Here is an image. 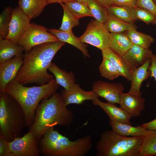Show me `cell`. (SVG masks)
<instances>
[{
  "label": "cell",
  "mask_w": 156,
  "mask_h": 156,
  "mask_svg": "<svg viewBox=\"0 0 156 156\" xmlns=\"http://www.w3.org/2000/svg\"><path fill=\"white\" fill-rule=\"evenodd\" d=\"M60 41L45 43L23 55V63L15 79L23 84L40 85L49 82L53 76L47 72L53 57L65 44Z\"/></svg>",
  "instance_id": "1"
},
{
  "label": "cell",
  "mask_w": 156,
  "mask_h": 156,
  "mask_svg": "<svg viewBox=\"0 0 156 156\" xmlns=\"http://www.w3.org/2000/svg\"><path fill=\"white\" fill-rule=\"evenodd\" d=\"M67 106L61 94L56 92L50 97L43 99L36 109L34 119L29 131L39 140L51 127L70 124L74 115Z\"/></svg>",
  "instance_id": "2"
},
{
  "label": "cell",
  "mask_w": 156,
  "mask_h": 156,
  "mask_svg": "<svg viewBox=\"0 0 156 156\" xmlns=\"http://www.w3.org/2000/svg\"><path fill=\"white\" fill-rule=\"evenodd\" d=\"M59 86L53 78L44 85L27 87L15 78L7 85L5 92L20 105L25 115L27 127H29L34 122L36 110L41 101L52 96Z\"/></svg>",
  "instance_id": "3"
},
{
  "label": "cell",
  "mask_w": 156,
  "mask_h": 156,
  "mask_svg": "<svg viewBox=\"0 0 156 156\" xmlns=\"http://www.w3.org/2000/svg\"><path fill=\"white\" fill-rule=\"evenodd\" d=\"M40 140V153L47 156H83L92 146L90 135L71 141L54 130V127L47 130Z\"/></svg>",
  "instance_id": "4"
},
{
  "label": "cell",
  "mask_w": 156,
  "mask_h": 156,
  "mask_svg": "<svg viewBox=\"0 0 156 156\" xmlns=\"http://www.w3.org/2000/svg\"><path fill=\"white\" fill-rule=\"evenodd\" d=\"M0 93V135L10 142L20 137L27 127L26 120L17 101L5 92Z\"/></svg>",
  "instance_id": "5"
},
{
  "label": "cell",
  "mask_w": 156,
  "mask_h": 156,
  "mask_svg": "<svg viewBox=\"0 0 156 156\" xmlns=\"http://www.w3.org/2000/svg\"><path fill=\"white\" fill-rule=\"evenodd\" d=\"M144 136L129 137L116 133L112 129L101 135L96 144L97 156H139Z\"/></svg>",
  "instance_id": "6"
},
{
  "label": "cell",
  "mask_w": 156,
  "mask_h": 156,
  "mask_svg": "<svg viewBox=\"0 0 156 156\" xmlns=\"http://www.w3.org/2000/svg\"><path fill=\"white\" fill-rule=\"evenodd\" d=\"M59 41L55 36L43 26L30 23L17 44L23 48L25 53L34 47L46 43Z\"/></svg>",
  "instance_id": "7"
},
{
  "label": "cell",
  "mask_w": 156,
  "mask_h": 156,
  "mask_svg": "<svg viewBox=\"0 0 156 156\" xmlns=\"http://www.w3.org/2000/svg\"><path fill=\"white\" fill-rule=\"evenodd\" d=\"M110 33L103 24L92 19L88 24L84 33L79 39L82 42L94 46L101 51L109 47Z\"/></svg>",
  "instance_id": "8"
},
{
  "label": "cell",
  "mask_w": 156,
  "mask_h": 156,
  "mask_svg": "<svg viewBox=\"0 0 156 156\" xmlns=\"http://www.w3.org/2000/svg\"><path fill=\"white\" fill-rule=\"evenodd\" d=\"M38 140L29 131L22 137L15 138L9 142L12 152L16 156H39L40 153Z\"/></svg>",
  "instance_id": "9"
},
{
  "label": "cell",
  "mask_w": 156,
  "mask_h": 156,
  "mask_svg": "<svg viewBox=\"0 0 156 156\" xmlns=\"http://www.w3.org/2000/svg\"><path fill=\"white\" fill-rule=\"evenodd\" d=\"M30 20L18 7L12 9L6 39L17 44L30 23Z\"/></svg>",
  "instance_id": "10"
},
{
  "label": "cell",
  "mask_w": 156,
  "mask_h": 156,
  "mask_svg": "<svg viewBox=\"0 0 156 156\" xmlns=\"http://www.w3.org/2000/svg\"><path fill=\"white\" fill-rule=\"evenodd\" d=\"M92 89L98 97H102L107 102L114 104H119L120 93L124 90L121 83H110L101 80L94 81Z\"/></svg>",
  "instance_id": "11"
},
{
  "label": "cell",
  "mask_w": 156,
  "mask_h": 156,
  "mask_svg": "<svg viewBox=\"0 0 156 156\" xmlns=\"http://www.w3.org/2000/svg\"><path fill=\"white\" fill-rule=\"evenodd\" d=\"M23 63V55L0 63V92H4L7 85L15 78Z\"/></svg>",
  "instance_id": "12"
},
{
  "label": "cell",
  "mask_w": 156,
  "mask_h": 156,
  "mask_svg": "<svg viewBox=\"0 0 156 156\" xmlns=\"http://www.w3.org/2000/svg\"><path fill=\"white\" fill-rule=\"evenodd\" d=\"M145 99L142 96L132 95L128 92L120 93L119 103L120 107L131 115L132 117L140 115L145 108Z\"/></svg>",
  "instance_id": "13"
},
{
  "label": "cell",
  "mask_w": 156,
  "mask_h": 156,
  "mask_svg": "<svg viewBox=\"0 0 156 156\" xmlns=\"http://www.w3.org/2000/svg\"><path fill=\"white\" fill-rule=\"evenodd\" d=\"M61 94L67 106L72 104L80 105L86 100H92L99 99L92 90L90 91H85L77 83L68 91L63 90Z\"/></svg>",
  "instance_id": "14"
},
{
  "label": "cell",
  "mask_w": 156,
  "mask_h": 156,
  "mask_svg": "<svg viewBox=\"0 0 156 156\" xmlns=\"http://www.w3.org/2000/svg\"><path fill=\"white\" fill-rule=\"evenodd\" d=\"M93 104L101 108L108 116L110 120L131 125L130 120L132 116L121 107L114 104L104 103L99 99L92 100Z\"/></svg>",
  "instance_id": "15"
},
{
  "label": "cell",
  "mask_w": 156,
  "mask_h": 156,
  "mask_svg": "<svg viewBox=\"0 0 156 156\" xmlns=\"http://www.w3.org/2000/svg\"><path fill=\"white\" fill-rule=\"evenodd\" d=\"M153 53L149 48H145L133 44L122 57L133 70L143 64Z\"/></svg>",
  "instance_id": "16"
},
{
  "label": "cell",
  "mask_w": 156,
  "mask_h": 156,
  "mask_svg": "<svg viewBox=\"0 0 156 156\" xmlns=\"http://www.w3.org/2000/svg\"><path fill=\"white\" fill-rule=\"evenodd\" d=\"M151 57L142 65L133 70L131 78V85L129 93L134 95L142 96L140 88L143 82L151 75L149 68L151 64Z\"/></svg>",
  "instance_id": "17"
},
{
  "label": "cell",
  "mask_w": 156,
  "mask_h": 156,
  "mask_svg": "<svg viewBox=\"0 0 156 156\" xmlns=\"http://www.w3.org/2000/svg\"><path fill=\"white\" fill-rule=\"evenodd\" d=\"M133 44L126 31L110 33L109 47L120 56H123Z\"/></svg>",
  "instance_id": "18"
},
{
  "label": "cell",
  "mask_w": 156,
  "mask_h": 156,
  "mask_svg": "<svg viewBox=\"0 0 156 156\" xmlns=\"http://www.w3.org/2000/svg\"><path fill=\"white\" fill-rule=\"evenodd\" d=\"M48 31L56 36L59 41L68 43L80 51L85 57H90L87 44L81 42L72 31L66 32L55 29H47Z\"/></svg>",
  "instance_id": "19"
},
{
  "label": "cell",
  "mask_w": 156,
  "mask_h": 156,
  "mask_svg": "<svg viewBox=\"0 0 156 156\" xmlns=\"http://www.w3.org/2000/svg\"><path fill=\"white\" fill-rule=\"evenodd\" d=\"M103 57L110 60L120 72V75L130 81L133 70L128 65L122 56L113 51L109 47L101 50Z\"/></svg>",
  "instance_id": "20"
},
{
  "label": "cell",
  "mask_w": 156,
  "mask_h": 156,
  "mask_svg": "<svg viewBox=\"0 0 156 156\" xmlns=\"http://www.w3.org/2000/svg\"><path fill=\"white\" fill-rule=\"evenodd\" d=\"M48 70L53 74L57 83L65 90H69L76 83L75 75L72 72H67L62 69L53 62L51 64Z\"/></svg>",
  "instance_id": "21"
},
{
  "label": "cell",
  "mask_w": 156,
  "mask_h": 156,
  "mask_svg": "<svg viewBox=\"0 0 156 156\" xmlns=\"http://www.w3.org/2000/svg\"><path fill=\"white\" fill-rule=\"evenodd\" d=\"M112 129L120 135L131 137H142L147 134L150 130H147L141 125L133 127L130 125L119 123L109 120Z\"/></svg>",
  "instance_id": "22"
},
{
  "label": "cell",
  "mask_w": 156,
  "mask_h": 156,
  "mask_svg": "<svg viewBox=\"0 0 156 156\" xmlns=\"http://www.w3.org/2000/svg\"><path fill=\"white\" fill-rule=\"evenodd\" d=\"M18 7L31 19L38 16L47 5V0H19Z\"/></svg>",
  "instance_id": "23"
},
{
  "label": "cell",
  "mask_w": 156,
  "mask_h": 156,
  "mask_svg": "<svg viewBox=\"0 0 156 156\" xmlns=\"http://www.w3.org/2000/svg\"><path fill=\"white\" fill-rule=\"evenodd\" d=\"M23 48L6 39L0 38V63L13 57L23 55Z\"/></svg>",
  "instance_id": "24"
},
{
  "label": "cell",
  "mask_w": 156,
  "mask_h": 156,
  "mask_svg": "<svg viewBox=\"0 0 156 156\" xmlns=\"http://www.w3.org/2000/svg\"><path fill=\"white\" fill-rule=\"evenodd\" d=\"M106 29L110 33L125 32L137 29L134 23L127 22L109 13L107 20L103 23Z\"/></svg>",
  "instance_id": "25"
},
{
  "label": "cell",
  "mask_w": 156,
  "mask_h": 156,
  "mask_svg": "<svg viewBox=\"0 0 156 156\" xmlns=\"http://www.w3.org/2000/svg\"><path fill=\"white\" fill-rule=\"evenodd\" d=\"M134 7L113 5L107 8L109 13L127 22L134 23L137 20Z\"/></svg>",
  "instance_id": "26"
},
{
  "label": "cell",
  "mask_w": 156,
  "mask_h": 156,
  "mask_svg": "<svg viewBox=\"0 0 156 156\" xmlns=\"http://www.w3.org/2000/svg\"><path fill=\"white\" fill-rule=\"evenodd\" d=\"M139 156H156V130H150L144 137Z\"/></svg>",
  "instance_id": "27"
},
{
  "label": "cell",
  "mask_w": 156,
  "mask_h": 156,
  "mask_svg": "<svg viewBox=\"0 0 156 156\" xmlns=\"http://www.w3.org/2000/svg\"><path fill=\"white\" fill-rule=\"evenodd\" d=\"M130 39L133 44L145 48H149L154 42V38L151 36L138 31L136 29L126 31Z\"/></svg>",
  "instance_id": "28"
},
{
  "label": "cell",
  "mask_w": 156,
  "mask_h": 156,
  "mask_svg": "<svg viewBox=\"0 0 156 156\" xmlns=\"http://www.w3.org/2000/svg\"><path fill=\"white\" fill-rule=\"evenodd\" d=\"M63 10L61 25L59 29L65 31H72L73 28L79 24V19L75 16L64 3L60 4Z\"/></svg>",
  "instance_id": "29"
},
{
  "label": "cell",
  "mask_w": 156,
  "mask_h": 156,
  "mask_svg": "<svg viewBox=\"0 0 156 156\" xmlns=\"http://www.w3.org/2000/svg\"><path fill=\"white\" fill-rule=\"evenodd\" d=\"M101 75L110 80H113L120 75L116 67L109 59L103 57L102 61L99 68Z\"/></svg>",
  "instance_id": "30"
},
{
  "label": "cell",
  "mask_w": 156,
  "mask_h": 156,
  "mask_svg": "<svg viewBox=\"0 0 156 156\" xmlns=\"http://www.w3.org/2000/svg\"><path fill=\"white\" fill-rule=\"evenodd\" d=\"M87 5L95 20L103 24L109 16L107 8L100 5L96 0H88Z\"/></svg>",
  "instance_id": "31"
},
{
  "label": "cell",
  "mask_w": 156,
  "mask_h": 156,
  "mask_svg": "<svg viewBox=\"0 0 156 156\" xmlns=\"http://www.w3.org/2000/svg\"><path fill=\"white\" fill-rule=\"evenodd\" d=\"M72 13L79 19L86 16H92L88 6L76 1L68 2L64 3Z\"/></svg>",
  "instance_id": "32"
},
{
  "label": "cell",
  "mask_w": 156,
  "mask_h": 156,
  "mask_svg": "<svg viewBox=\"0 0 156 156\" xmlns=\"http://www.w3.org/2000/svg\"><path fill=\"white\" fill-rule=\"evenodd\" d=\"M12 10L10 6L5 8L0 14V38H6L9 31Z\"/></svg>",
  "instance_id": "33"
},
{
  "label": "cell",
  "mask_w": 156,
  "mask_h": 156,
  "mask_svg": "<svg viewBox=\"0 0 156 156\" xmlns=\"http://www.w3.org/2000/svg\"><path fill=\"white\" fill-rule=\"evenodd\" d=\"M134 12L137 20H141L147 25L156 24V16L150 11L136 6L134 7Z\"/></svg>",
  "instance_id": "34"
},
{
  "label": "cell",
  "mask_w": 156,
  "mask_h": 156,
  "mask_svg": "<svg viewBox=\"0 0 156 156\" xmlns=\"http://www.w3.org/2000/svg\"><path fill=\"white\" fill-rule=\"evenodd\" d=\"M0 156H16L10 149L9 142L0 135Z\"/></svg>",
  "instance_id": "35"
},
{
  "label": "cell",
  "mask_w": 156,
  "mask_h": 156,
  "mask_svg": "<svg viewBox=\"0 0 156 156\" xmlns=\"http://www.w3.org/2000/svg\"><path fill=\"white\" fill-rule=\"evenodd\" d=\"M136 6L146 9L156 16V5L153 0H137Z\"/></svg>",
  "instance_id": "36"
},
{
  "label": "cell",
  "mask_w": 156,
  "mask_h": 156,
  "mask_svg": "<svg viewBox=\"0 0 156 156\" xmlns=\"http://www.w3.org/2000/svg\"><path fill=\"white\" fill-rule=\"evenodd\" d=\"M114 5L135 7L137 0H113Z\"/></svg>",
  "instance_id": "37"
},
{
  "label": "cell",
  "mask_w": 156,
  "mask_h": 156,
  "mask_svg": "<svg viewBox=\"0 0 156 156\" xmlns=\"http://www.w3.org/2000/svg\"><path fill=\"white\" fill-rule=\"evenodd\" d=\"M151 64L149 68L151 77H153L156 81V55L152 53L151 57Z\"/></svg>",
  "instance_id": "38"
},
{
  "label": "cell",
  "mask_w": 156,
  "mask_h": 156,
  "mask_svg": "<svg viewBox=\"0 0 156 156\" xmlns=\"http://www.w3.org/2000/svg\"><path fill=\"white\" fill-rule=\"evenodd\" d=\"M141 126L148 130H156V118L150 122L143 123Z\"/></svg>",
  "instance_id": "39"
},
{
  "label": "cell",
  "mask_w": 156,
  "mask_h": 156,
  "mask_svg": "<svg viewBox=\"0 0 156 156\" xmlns=\"http://www.w3.org/2000/svg\"><path fill=\"white\" fill-rule=\"evenodd\" d=\"M100 5L106 8L114 5L113 0H96Z\"/></svg>",
  "instance_id": "40"
},
{
  "label": "cell",
  "mask_w": 156,
  "mask_h": 156,
  "mask_svg": "<svg viewBox=\"0 0 156 156\" xmlns=\"http://www.w3.org/2000/svg\"><path fill=\"white\" fill-rule=\"evenodd\" d=\"M75 1H76L75 0H47L48 4L54 3H58L61 4L68 2Z\"/></svg>",
  "instance_id": "41"
},
{
  "label": "cell",
  "mask_w": 156,
  "mask_h": 156,
  "mask_svg": "<svg viewBox=\"0 0 156 156\" xmlns=\"http://www.w3.org/2000/svg\"><path fill=\"white\" fill-rule=\"evenodd\" d=\"M76 1L83 3L88 5V0H75Z\"/></svg>",
  "instance_id": "42"
},
{
  "label": "cell",
  "mask_w": 156,
  "mask_h": 156,
  "mask_svg": "<svg viewBox=\"0 0 156 156\" xmlns=\"http://www.w3.org/2000/svg\"><path fill=\"white\" fill-rule=\"evenodd\" d=\"M155 4L156 5V0H153Z\"/></svg>",
  "instance_id": "43"
}]
</instances>
